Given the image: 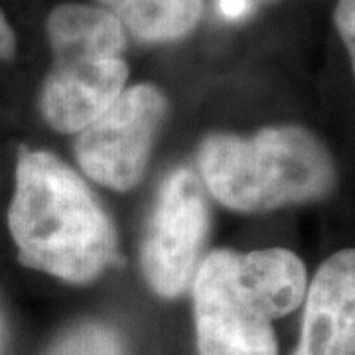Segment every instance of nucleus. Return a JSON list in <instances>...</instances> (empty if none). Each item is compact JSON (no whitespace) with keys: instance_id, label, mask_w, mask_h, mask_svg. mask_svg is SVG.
Listing matches in <instances>:
<instances>
[{"instance_id":"obj_1","label":"nucleus","mask_w":355,"mask_h":355,"mask_svg":"<svg viewBox=\"0 0 355 355\" xmlns=\"http://www.w3.org/2000/svg\"><path fill=\"white\" fill-rule=\"evenodd\" d=\"M8 227L18 261L83 284L113 261L109 217L83 180L48 153L20 150Z\"/></svg>"},{"instance_id":"obj_2","label":"nucleus","mask_w":355,"mask_h":355,"mask_svg":"<svg viewBox=\"0 0 355 355\" xmlns=\"http://www.w3.org/2000/svg\"><path fill=\"white\" fill-rule=\"evenodd\" d=\"M200 168L217 202L237 211H266L324 196L334 182L326 146L304 128H265L254 137L203 140Z\"/></svg>"},{"instance_id":"obj_3","label":"nucleus","mask_w":355,"mask_h":355,"mask_svg":"<svg viewBox=\"0 0 355 355\" xmlns=\"http://www.w3.org/2000/svg\"><path fill=\"white\" fill-rule=\"evenodd\" d=\"M51 69L42 87V113L60 132H79L125 91L127 32L99 6L65 2L46 20Z\"/></svg>"},{"instance_id":"obj_4","label":"nucleus","mask_w":355,"mask_h":355,"mask_svg":"<svg viewBox=\"0 0 355 355\" xmlns=\"http://www.w3.org/2000/svg\"><path fill=\"white\" fill-rule=\"evenodd\" d=\"M164 113L166 99L160 89H125L109 109L79 130L77 162L101 186L119 191L135 188L146 170Z\"/></svg>"},{"instance_id":"obj_5","label":"nucleus","mask_w":355,"mask_h":355,"mask_svg":"<svg viewBox=\"0 0 355 355\" xmlns=\"http://www.w3.org/2000/svg\"><path fill=\"white\" fill-rule=\"evenodd\" d=\"M207 229V207L198 176L182 168L158 193L142 245V270L153 291L174 298L186 291Z\"/></svg>"},{"instance_id":"obj_6","label":"nucleus","mask_w":355,"mask_h":355,"mask_svg":"<svg viewBox=\"0 0 355 355\" xmlns=\"http://www.w3.org/2000/svg\"><path fill=\"white\" fill-rule=\"evenodd\" d=\"M231 251L205 257L193 282L202 355H279L272 322L254 312L231 280Z\"/></svg>"},{"instance_id":"obj_7","label":"nucleus","mask_w":355,"mask_h":355,"mask_svg":"<svg viewBox=\"0 0 355 355\" xmlns=\"http://www.w3.org/2000/svg\"><path fill=\"white\" fill-rule=\"evenodd\" d=\"M294 355H355V253L340 251L320 266L306 298Z\"/></svg>"},{"instance_id":"obj_8","label":"nucleus","mask_w":355,"mask_h":355,"mask_svg":"<svg viewBox=\"0 0 355 355\" xmlns=\"http://www.w3.org/2000/svg\"><path fill=\"white\" fill-rule=\"evenodd\" d=\"M231 280L243 300L266 320L291 314L306 298L302 261L284 249L231 253Z\"/></svg>"},{"instance_id":"obj_9","label":"nucleus","mask_w":355,"mask_h":355,"mask_svg":"<svg viewBox=\"0 0 355 355\" xmlns=\"http://www.w3.org/2000/svg\"><path fill=\"white\" fill-rule=\"evenodd\" d=\"M125 32L140 42L158 44L188 36L203 14V0H97Z\"/></svg>"},{"instance_id":"obj_10","label":"nucleus","mask_w":355,"mask_h":355,"mask_svg":"<svg viewBox=\"0 0 355 355\" xmlns=\"http://www.w3.org/2000/svg\"><path fill=\"white\" fill-rule=\"evenodd\" d=\"M50 355H123L114 334L97 324L79 326L67 331L51 347Z\"/></svg>"},{"instance_id":"obj_11","label":"nucleus","mask_w":355,"mask_h":355,"mask_svg":"<svg viewBox=\"0 0 355 355\" xmlns=\"http://www.w3.org/2000/svg\"><path fill=\"white\" fill-rule=\"evenodd\" d=\"M334 20L338 26V32L342 36L345 48L349 51L352 60L355 55V0H340L334 12Z\"/></svg>"},{"instance_id":"obj_12","label":"nucleus","mask_w":355,"mask_h":355,"mask_svg":"<svg viewBox=\"0 0 355 355\" xmlns=\"http://www.w3.org/2000/svg\"><path fill=\"white\" fill-rule=\"evenodd\" d=\"M16 55V34L12 26L0 10V62H10Z\"/></svg>"},{"instance_id":"obj_13","label":"nucleus","mask_w":355,"mask_h":355,"mask_svg":"<svg viewBox=\"0 0 355 355\" xmlns=\"http://www.w3.org/2000/svg\"><path fill=\"white\" fill-rule=\"evenodd\" d=\"M219 6H221V12L225 14V16L235 18V16H241L247 10L249 2L247 0H221Z\"/></svg>"}]
</instances>
